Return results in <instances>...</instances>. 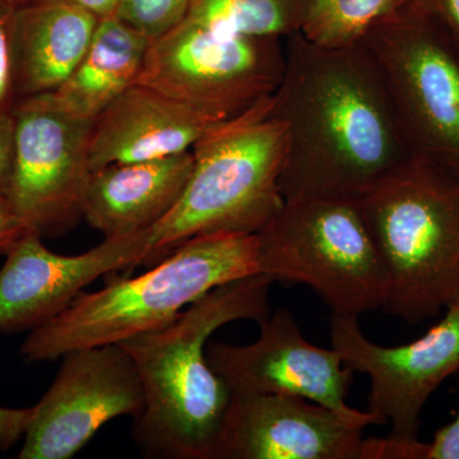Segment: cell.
<instances>
[{"label": "cell", "instance_id": "obj_1", "mask_svg": "<svg viewBox=\"0 0 459 459\" xmlns=\"http://www.w3.org/2000/svg\"><path fill=\"white\" fill-rule=\"evenodd\" d=\"M285 54L272 96L287 132L280 178L285 202L358 199L412 159L379 69L362 45L325 49L296 32L286 39Z\"/></svg>", "mask_w": 459, "mask_h": 459}, {"label": "cell", "instance_id": "obj_2", "mask_svg": "<svg viewBox=\"0 0 459 459\" xmlns=\"http://www.w3.org/2000/svg\"><path fill=\"white\" fill-rule=\"evenodd\" d=\"M273 280L264 273L231 281L190 304L174 322L119 343L144 389L132 437L148 458L211 459L232 389L207 360L208 341L238 320L271 316Z\"/></svg>", "mask_w": 459, "mask_h": 459}, {"label": "cell", "instance_id": "obj_3", "mask_svg": "<svg viewBox=\"0 0 459 459\" xmlns=\"http://www.w3.org/2000/svg\"><path fill=\"white\" fill-rule=\"evenodd\" d=\"M258 273V235L192 238L141 276L81 292L65 312L30 332L20 356L27 362L56 361L74 350L122 343L174 322L216 287Z\"/></svg>", "mask_w": 459, "mask_h": 459}, {"label": "cell", "instance_id": "obj_4", "mask_svg": "<svg viewBox=\"0 0 459 459\" xmlns=\"http://www.w3.org/2000/svg\"><path fill=\"white\" fill-rule=\"evenodd\" d=\"M192 153V174L180 201L151 229L146 267L195 238L258 234L285 204L280 178L287 132L272 96L214 126Z\"/></svg>", "mask_w": 459, "mask_h": 459}, {"label": "cell", "instance_id": "obj_5", "mask_svg": "<svg viewBox=\"0 0 459 459\" xmlns=\"http://www.w3.org/2000/svg\"><path fill=\"white\" fill-rule=\"evenodd\" d=\"M388 274L383 310L418 325L459 300V180L411 159L356 199Z\"/></svg>", "mask_w": 459, "mask_h": 459}, {"label": "cell", "instance_id": "obj_6", "mask_svg": "<svg viewBox=\"0 0 459 459\" xmlns=\"http://www.w3.org/2000/svg\"><path fill=\"white\" fill-rule=\"evenodd\" d=\"M256 235L259 270L273 282L309 286L341 316L385 307L388 274L356 199L285 202Z\"/></svg>", "mask_w": 459, "mask_h": 459}, {"label": "cell", "instance_id": "obj_7", "mask_svg": "<svg viewBox=\"0 0 459 459\" xmlns=\"http://www.w3.org/2000/svg\"><path fill=\"white\" fill-rule=\"evenodd\" d=\"M411 157L459 180V57L418 2L365 38Z\"/></svg>", "mask_w": 459, "mask_h": 459}, {"label": "cell", "instance_id": "obj_8", "mask_svg": "<svg viewBox=\"0 0 459 459\" xmlns=\"http://www.w3.org/2000/svg\"><path fill=\"white\" fill-rule=\"evenodd\" d=\"M285 65V40L231 35L186 18L151 41L137 83L225 122L273 96Z\"/></svg>", "mask_w": 459, "mask_h": 459}, {"label": "cell", "instance_id": "obj_9", "mask_svg": "<svg viewBox=\"0 0 459 459\" xmlns=\"http://www.w3.org/2000/svg\"><path fill=\"white\" fill-rule=\"evenodd\" d=\"M13 122L5 201L27 230L41 238L62 237L83 219L92 122L68 113L51 93L21 99Z\"/></svg>", "mask_w": 459, "mask_h": 459}, {"label": "cell", "instance_id": "obj_10", "mask_svg": "<svg viewBox=\"0 0 459 459\" xmlns=\"http://www.w3.org/2000/svg\"><path fill=\"white\" fill-rule=\"evenodd\" d=\"M144 389L120 344L74 350L62 356L53 385L32 406L20 459L74 457L111 420L140 416Z\"/></svg>", "mask_w": 459, "mask_h": 459}, {"label": "cell", "instance_id": "obj_11", "mask_svg": "<svg viewBox=\"0 0 459 459\" xmlns=\"http://www.w3.org/2000/svg\"><path fill=\"white\" fill-rule=\"evenodd\" d=\"M424 336L397 347H383L365 336L358 316L332 313V347L352 371L370 377L368 412L391 435L418 439L429 398L459 373V300L444 310Z\"/></svg>", "mask_w": 459, "mask_h": 459}, {"label": "cell", "instance_id": "obj_12", "mask_svg": "<svg viewBox=\"0 0 459 459\" xmlns=\"http://www.w3.org/2000/svg\"><path fill=\"white\" fill-rule=\"evenodd\" d=\"M151 230L105 238L78 255L51 252L27 230L5 253L0 268V336L33 331L71 307L87 286L105 274L143 265Z\"/></svg>", "mask_w": 459, "mask_h": 459}, {"label": "cell", "instance_id": "obj_13", "mask_svg": "<svg viewBox=\"0 0 459 459\" xmlns=\"http://www.w3.org/2000/svg\"><path fill=\"white\" fill-rule=\"evenodd\" d=\"M368 412L349 418L296 395L232 391L211 459H361Z\"/></svg>", "mask_w": 459, "mask_h": 459}, {"label": "cell", "instance_id": "obj_14", "mask_svg": "<svg viewBox=\"0 0 459 459\" xmlns=\"http://www.w3.org/2000/svg\"><path fill=\"white\" fill-rule=\"evenodd\" d=\"M259 328L258 340L246 346L207 344L208 362L232 391L296 395L349 418L368 415L346 402L353 371L333 347L305 340L291 310H277Z\"/></svg>", "mask_w": 459, "mask_h": 459}, {"label": "cell", "instance_id": "obj_15", "mask_svg": "<svg viewBox=\"0 0 459 459\" xmlns=\"http://www.w3.org/2000/svg\"><path fill=\"white\" fill-rule=\"evenodd\" d=\"M220 123L152 87L134 83L93 120L91 169L189 152Z\"/></svg>", "mask_w": 459, "mask_h": 459}, {"label": "cell", "instance_id": "obj_16", "mask_svg": "<svg viewBox=\"0 0 459 459\" xmlns=\"http://www.w3.org/2000/svg\"><path fill=\"white\" fill-rule=\"evenodd\" d=\"M192 169V151L95 169L87 186L83 220L104 238L155 228L180 201Z\"/></svg>", "mask_w": 459, "mask_h": 459}, {"label": "cell", "instance_id": "obj_17", "mask_svg": "<svg viewBox=\"0 0 459 459\" xmlns=\"http://www.w3.org/2000/svg\"><path fill=\"white\" fill-rule=\"evenodd\" d=\"M99 21L72 0H30L17 8L18 101L59 89L89 49Z\"/></svg>", "mask_w": 459, "mask_h": 459}, {"label": "cell", "instance_id": "obj_18", "mask_svg": "<svg viewBox=\"0 0 459 459\" xmlns=\"http://www.w3.org/2000/svg\"><path fill=\"white\" fill-rule=\"evenodd\" d=\"M151 41L115 16L100 18L80 65L51 95L65 110L93 122L137 83Z\"/></svg>", "mask_w": 459, "mask_h": 459}, {"label": "cell", "instance_id": "obj_19", "mask_svg": "<svg viewBox=\"0 0 459 459\" xmlns=\"http://www.w3.org/2000/svg\"><path fill=\"white\" fill-rule=\"evenodd\" d=\"M309 0H190L186 20L216 31L286 40L300 31Z\"/></svg>", "mask_w": 459, "mask_h": 459}, {"label": "cell", "instance_id": "obj_20", "mask_svg": "<svg viewBox=\"0 0 459 459\" xmlns=\"http://www.w3.org/2000/svg\"><path fill=\"white\" fill-rule=\"evenodd\" d=\"M415 0H309L301 35L325 49H352Z\"/></svg>", "mask_w": 459, "mask_h": 459}, {"label": "cell", "instance_id": "obj_21", "mask_svg": "<svg viewBox=\"0 0 459 459\" xmlns=\"http://www.w3.org/2000/svg\"><path fill=\"white\" fill-rule=\"evenodd\" d=\"M190 0H122L114 16L155 41L188 17Z\"/></svg>", "mask_w": 459, "mask_h": 459}, {"label": "cell", "instance_id": "obj_22", "mask_svg": "<svg viewBox=\"0 0 459 459\" xmlns=\"http://www.w3.org/2000/svg\"><path fill=\"white\" fill-rule=\"evenodd\" d=\"M16 7L0 3V117L13 113L18 102L16 77Z\"/></svg>", "mask_w": 459, "mask_h": 459}, {"label": "cell", "instance_id": "obj_23", "mask_svg": "<svg viewBox=\"0 0 459 459\" xmlns=\"http://www.w3.org/2000/svg\"><path fill=\"white\" fill-rule=\"evenodd\" d=\"M428 443L418 439H402L389 434L386 437H364L361 459H427Z\"/></svg>", "mask_w": 459, "mask_h": 459}, {"label": "cell", "instance_id": "obj_24", "mask_svg": "<svg viewBox=\"0 0 459 459\" xmlns=\"http://www.w3.org/2000/svg\"><path fill=\"white\" fill-rule=\"evenodd\" d=\"M437 23L459 57V0H416Z\"/></svg>", "mask_w": 459, "mask_h": 459}, {"label": "cell", "instance_id": "obj_25", "mask_svg": "<svg viewBox=\"0 0 459 459\" xmlns=\"http://www.w3.org/2000/svg\"><path fill=\"white\" fill-rule=\"evenodd\" d=\"M32 416V407L29 409H8L0 407V449L8 451L23 437Z\"/></svg>", "mask_w": 459, "mask_h": 459}, {"label": "cell", "instance_id": "obj_26", "mask_svg": "<svg viewBox=\"0 0 459 459\" xmlns=\"http://www.w3.org/2000/svg\"><path fill=\"white\" fill-rule=\"evenodd\" d=\"M14 157L13 113L0 117V201L7 197ZM7 202V201H5Z\"/></svg>", "mask_w": 459, "mask_h": 459}, {"label": "cell", "instance_id": "obj_27", "mask_svg": "<svg viewBox=\"0 0 459 459\" xmlns=\"http://www.w3.org/2000/svg\"><path fill=\"white\" fill-rule=\"evenodd\" d=\"M427 459H459V406L455 420L440 428L433 442L428 443Z\"/></svg>", "mask_w": 459, "mask_h": 459}, {"label": "cell", "instance_id": "obj_28", "mask_svg": "<svg viewBox=\"0 0 459 459\" xmlns=\"http://www.w3.org/2000/svg\"><path fill=\"white\" fill-rule=\"evenodd\" d=\"M26 231V226L9 208L7 202L0 201V255H4Z\"/></svg>", "mask_w": 459, "mask_h": 459}, {"label": "cell", "instance_id": "obj_29", "mask_svg": "<svg viewBox=\"0 0 459 459\" xmlns=\"http://www.w3.org/2000/svg\"><path fill=\"white\" fill-rule=\"evenodd\" d=\"M98 18L114 16L122 0H72Z\"/></svg>", "mask_w": 459, "mask_h": 459}, {"label": "cell", "instance_id": "obj_30", "mask_svg": "<svg viewBox=\"0 0 459 459\" xmlns=\"http://www.w3.org/2000/svg\"><path fill=\"white\" fill-rule=\"evenodd\" d=\"M30 0H0V3H4V4L12 5V7L20 8L21 5L26 4Z\"/></svg>", "mask_w": 459, "mask_h": 459}]
</instances>
